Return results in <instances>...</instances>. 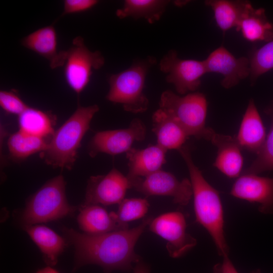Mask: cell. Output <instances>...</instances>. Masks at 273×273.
Segmentation results:
<instances>
[{"instance_id":"obj_1","label":"cell","mask_w":273,"mask_h":273,"mask_svg":"<svg viewBox=\"0 0 273 273\" xmlns=\"http://www.w3.org/2000/svg\"><path fill=\"white\" fill-rule=\"evenodd\" d=\"M152 219V217H147L132 229L99 235L81 233L64 228V235L75 249L73 270L90 264L101 266L105 273L133 268L132 264L141 261V257L134 251V246Z\"/></svg>"},{"instance_id":"obj_2","label":"cell","mask_w":273,"mask_h":273,"mask_svg":"<svg viewBox=\"0 0 273 273\" xmlns=\"http://www.w3.org/2000/svg\"><path fill=\"white\" fill-rule=\"evenodd\" d=\"M189 172L197 222L208 232L221 257L229 255V248L224 233L222 205L217 191L204 177L194 163L189 148L183 146L177 150Z\"/></svg>"},{"instance_id":"obj_3","label":"cell","mask_w":273,"mask_h":273,"mask_svg":"<svg viewBox=\"0 0 273 273\" xmlns=\"http://www.w3.org/2000/svg\"><path fill=\"white\" fill-rule=\"evenodd\" d=\"M99 110L97 105L79 106L63 125L55 131L47 149L40 155L47 164L62 169H71L73 167L81 142Z\"/></svg>"},{"instance_id":"obj_4","label":"cell","mask_w":273,"mask_h":273,"mask_svg":"<svg viewBox=\"0 0 273 273\" xmlns=\"http://www.w3.org/2000/svg\"><path fill=\"white\" fill-rule=\"evenodd\" d=\"M159 109L164 111L185 130L188 136L209 141L214 130L205 125L207 103L199 92L179 96L172 91L163 92Z\"/></svg>"},{"instance_id":"obj_5","label":"cell","mask_w":273,"mask_h":273,"mask_svg":"<svg viewBox=\"0 0 273 273\" xmlns=\"http://www.w3.org/2000/svg\"><path fill=\"white\" fill-rule=\"evenodd\" d=\"M155 62L154 59L148 57L135 62L127 69L110 75L108 78L110 87L106 99L122 105L127 112L139 113L146 111L149 100L144 93L145 80Z\"/></svg>"},{"instance_id":"obj_6","label":"cell","mask_w":273,"mask_h":273,"mask_svg":"<svg viewBox=\"0 0 273 273\" xmlns=\"http://www.w3.org/2000/svg\"><path fill=\"white\" fill-rule=\"evenodd\" d=\"M62 175L48 181L28 200L22 219L26 225L56 220L73 214L76 207L67 201Z\"/></svg>"},{"instance_id":"obj_7","label":"cell","mask_w":273,"mask_h":273,"mask_svg":"<svg viewBox=\"0 0 273 273\" xmlns=\"http://www.w3.org/2000/svg\"><path fill=\"white\" fill-rule=\"evenodd\" d=\"M105 59L100 51H92L85 46L83 38L75 37L67 50L64 74L68 86L79 95L88 84L93 71L102 68Z\"/></svg>"},{"instance_id":"obj_8","label":"cell","mask_w":273,"mask_h":273,"mask_svg":"<svg viewBox=\"0 0 273 273\" xmlns=\"http://www.w3.org/2000/svg\"><path fill=\"white\" fill-rule=\"evenodd\" d=\"M159 68L166 74V81L172 84L180 95L196 90L202 77L207 73L204 60L180 59L173 50L162 57Z\"/></svg>"},{"instance_id":"obj_9","label":"cell","mask_w":273,"mask_h":273,"mask_svg":"<svg viewBox=\"0 0 273 273\" xmlns=\"http://www.w3.org/2000/svg\"><path fill=\"white\" fill-rule=\"evenodd\" d=\"M128 178L131 188L143 194L170 196L174 203L180 206L187 205L193 196L190 180L184 178L179 180L173 174L162 170L145 177Z\"/></svg>"},{"instance_id":"obj_10","label":"cell","mask_w":273,"mask_h":273,"mask_svg":"<svg viewBox=\"0 0 273 273\" xmlns=\"http://www.w3.org/2000/svg\"><path fill=\"white\" fill-rule=\"evenodd\" d=\"M149 230L167 241L166 247L169 256L178 258L197 244L196 239L186 231V221L180 212L164 213L153 219Z\"/></svg>"},{"instance_id":"obj_11","label":"cell","mask_w":273,"mask_h":273,"mask_svg":"<svg viewBox=\"0 0 273 273\" xmlns=\"http://www.w3.org/2000/svg\"><path fill=\"white\" fill-rule=\"evenodd\" d=\"M146 134L145 124L135 118L125 128L96 132L88 144V153L92 157L101 153L112 155L126 153L135 142L144 140Z\"/></svg>"},{"instance_id":"obj_12","label":"cell","mask_w":273,"mask_h":273,"mask_svg":"<svg viewBox=\"0 0 273 273\" xmlns=\"http://www.w3.org/2000/svg\"><path fill=\"white\" fill-rule=\"evenodd\" d=\"M131 188L127 176L113 168L106 175L90 177L82 205L119 204L124 199L126 191Z\"/></svg>"},{"instance_id":"obj_13","label":"cell","mask_w":273,"mask_h":273,"mask_svg":"<svg viewBox=\"0 0 273 273\" xmlns=\"http://www.w3.org/2000/svg\"><path fill=\"white\" fill-rule=\"evenodd\" d=\"M207 73L222 75L221 85L230 88L250 76V61L248 58L235 57L223 46L212 52L204 60Z\"/></svg>"},{"instance_id":"obj_14","label":"cell","mask_w":273,"mask_h":273,"mask_svg":"<svg viewBox=\"0 0 273 273\" xmlns=\"http://www.w3.org/2000/svg\"><path fill=\"white\" fill-rule=\"evenodd\" d=\"M230 194L237 198L259 203V212L273 214V177L243 174L234 184Z\"/></svg>"},{"instance_id":"obj_15","label":"cell","mask_w":273,"mask_h":273,"mask_svg":"<svg viewBox=\"0 0 273 273\" xmlns=\"http://www.w3.org/2000/svg\"><path fill=\"white\" fill-rule=\"evenodd\" d=\"M21 42L24 47L48 60L51 69L64 66L67 50H58L57 35L53 25L34 31L24 37Z\"/></svg>"},{"instance_id":"obj_16","label":"cell","mask_w":273,"mask_h":273,"mask_svg":"<svg viewBox=\"0 0 273 273\" xmlns=\"http://www.w3.org/2000/svg\"><path fill=\"white\" fill-rule=\"evenodd\" d=\"M79 228L84 233L99 235L128 229V223L119 220L116 212L108 211L97 204L82 205L77 216Z\"/></svg>"},{"instance_id":"obj_17","label":"cell","mask_w":273,"mask_h":273,"mask_svg":"<svg viewBox=\"0 0 273 273\" xmlns=\"http://www.w3.org/2000/svg\"><path fill=\"white\" fill-rule=\"evenodd\" d=\"M217 149L213 165L229 177H238L243 167L241 147L236 136L217 133L215 131L209 140Z\"/></svg>"},{"instance_id":"obj_18","label":"cell","mask_w":273,"mask_h":273,"mask_svg":"<svg viewBox=\"0 0 273 273\" xmlns=\"http://www.w3.org/2000/svg\"><path fill=\"white\" fill-rule=\"evenodd\" d=\"M166 150L156 144L143 149H130L126 153L128 178L145 177L159 170L166 163Z\"/></svg>"},{"instance_id":"obj_19","label":"cell","mask_w":273,"mask_h":273,"mask_svg":"<svg viewBox=\"0 0 273 273\" xmlns=\"http://www.w3.org/2000/svg\"><path fill=\"white\" fill-rule=\"evenodd\" d=\"M236 139L242 148L256 154L266 138L265 127L253 100H250Z\"/></svg>"},{"instance_id":"obj_20","label":"cell","mask_w":273,"mask_h":273,"mask_svg":"<svg viewBox=\"0 0 273 273\" xmlns=\"http://www.w3.org/2000/svg\"><path fill=\"white\" fill-rule=\"evenodd\" d=\"M246 40L267 42L273 39V24L268 21L263 8L256 9L248 2L236 27Z\"/></svg>"},{"instance_id":"obj_21","label":"cell","mask_w":273,"mask_h":273,"mask_svg":"<svg viewBox=\"0 0 273 273\" xmlns=\"http://www.w3.org/2000/svg\"><path fill=\"white\" fill-rule=\"evenodd\" d=\"M152 122L157 144L166 151L179 149L189 136L180 125L160 109L153 114Z\"/></svg>"},{"instance_id":"obj_22","label":"cell","mask_w":273,"mask_h":273,"mask_svg":"<svg viewBox=\"0 0 273 273\" xmlns=\"http://www.w3.org/2000/svg\"><path fill=\"white\" fill-rule=\"evenodd\" d=\"M25 231L41 252L48 266H53L66 246L65 240L43 225H26Z\"/></svg>"},{"instance_id":"obj_23","label":"cell","mask_w":273,"mask_h":273,"mask_svg":"<svg viewBox=\"0 0 273 273\" xmlns=\"http://www.w3.org/2000/svg\"><path fill=\"white\" fill-rule=\"evenodd\" d=\"M168 3L162 0H126L116 15L120 19L143 18L152 24L160 20Z\"/></svg>"},{"instance_id":"obj_24","label":"cell","mask_w":273,"mask_h":273,"mask_svg":"<svg viewBox=\"0 0 273 273\" xmlns=\"http://www.w3.org/2000/svg\"><path fill=\"white\" fill-rule=\"evenodd\" d=\"M248 1L228 0H208L205 5L212 9L216 23L225 33L233 27H237L244 12Z\"/></svg>"},{"instance_id":"obj_25","label":"cell","mask_w":273,"mask_h":273,"mask_svg":"<svg viewBox=\"0 0 273 273\" xmlns=\"http://www.w3.org/2000/svg\"><path fill=\"white\" fill-rule=\"evenodd\" d=\"M18 120L19 130L33 136L45 139L55 132L52 115L36 108L28 107Z\"/></svg>"},{"instance_id":"obj_26","label":"cell","mask_w":273,"mask_h":273,"mask_svg":"<svg viewBox=\"0 0 273 273\" xmlns=\"http://www.w3.org/2000/svg\"><path fill=\"white\" fill-rule=\"evenodd\" d=\"M48 143L44 138L19 130L10 136L8 147L11 157L21 160L36 153L43 152L47 149Z\"/></svg>"},{"instance_id":"obj_27","label":"cell","mask_w":273,"mask_h":273,"mask_svg":"<svg viewBox=\"0 0 273 273\" xmlns=\"http://www.w3.org/2000/svg\"><path fill=\"white\" fill-rule=\"evenodd\" d=\"M251 83L254 84L262 75L273 69V39L254 51L249 58Z\"/></svg>"},{"instance_id":"obj_28","label":"cell","mask_w":273,"mask_h":273,"mask_svg":"<svg viewBox=\"0 0 273 273\" xmlns=\"http://www.w3.org/2000/svg\"><path fill=\"white\" fill-rule=\"evenodd\" d=\"M270 130L257 157L243 174H258L273 170V119Z\"/></svg>"},{"instance_id":"obj_29","label":"cell","mask_w":273,"mask_h":273,"mask_svg":"<svg viewBox=\"0 0 273 273\" xmlns=\"http://www.w3.org/2000/svg\"><path fill=\"white\" fill-rule=\"evenodd\" d=\"M149 206V202L145 199H124L119 204L116 213L119 220L127 223L145 216Z\"/></svg>"},{"instance_id":"obj_30","label":"cell","mask_w":273,"mask_h":273,"mask_svg":"<svg viewBox=\"0 0 273 273\" xmlns=\"http://www.w3.org/2000/svg\"><path fill=\"white\" fill-rule=\"evenodd\" d=\"M0 105L6 112L19 115L28 106L12 90H1Z\"/></svg>"},{"instance_id":"obj_31","label":"cell","mask_w":273,"mask_h":273,"mask_svg":"<svg viewBox=\"0 0 273 273\" xmlns=\"http://www.w3.org/2000/svg\"><path fill=\"white\" fill-rule=\"evenodd\" d=\"M99 3L97 0H65L63 15L81 13L90 10Z\"/></svg>"},{"instance_id":"obj_32","label":"cell","mask_w":273,"mask_h":273,"mask_svg":"<svg viewBox=\"0 0 273 273\" xmlns=\"http://www.w3.org/2000/svg\"><path fill=\"white\" fill-rule=\"evenodd\" d=\"M222 257V262L214 266L213 273H238L229 255H225Z\"/></svg>"},{"instance_id":"obj_33","label":"cell","mask_w":273,"mask_h":273,"mask_svg":"<svg viewBox=\"0 0 273 273\" xmlns=\"http://www.w3.org/2000/svg\"><path fill=\"white\" fill-rule=\"evenodd\" d=\"M133 269V273H150L149 267L141 261L136 263Z\"/></svg>"},{"instance_id":"obj_34","label":"cell","mask_w":273,"mask_h":273,"mask_svg":"<svg viewBox=\"0 0 273 273\" xmlns=\"http://www.w3.org/2000/svg\"><path fill=\"white\" fill-rule=\"evenodd\" d=\"M36 273H59L57 270L52 267L48 266L38 270Z\"/></svg>"},{"instance_id":"obj_35","label":"cell","mask_w":273,"mask_h":273,"mask_svg":"<svg viewBox=\"0 0 273 273\" xmlns=\"http://www.w3.org/2000/svg\"><path fill=\"white\" fill-rule=\"evenodd\" d=\"M265 112L273 119V103L266 109Z\"/></svg>"},{"instance_id":"obj_36","label":"cell","mask_w":273,"mask_h":273,"mask_svg":"<svg viewBox=\"0 0 273 273\" xmlns=\"http://www.w3.org/2000/svg\"><path fill=\"white\" fill-rule=\"evenodd\" d=\"M251 273H261V271L259 269H257L252 271Z\"/></svg>"}]
</instances>
